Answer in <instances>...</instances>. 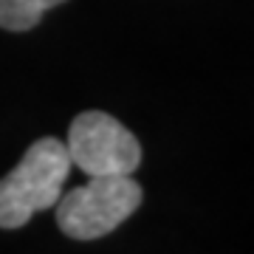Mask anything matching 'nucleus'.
Returning <instances> with one entry per match:
<instances>
[{"label":"nucleus","instance_id":"1","mask_svg":"<svg viewBox=\"0 0 254 254\" xmlns=\"http://www.w3.org/2000/svg\"><path fill=\"white\" fill-rule=\"evenodd\" d=\"M71 158L60 138H37L20 164L0 178V229L26 226L31 215L51 209L63 195Z\"/></svg>","mask_w":254,"mask_h":254},{"label":"nucleus","instance_id":"2","mask_svg":"<svg viewBox=\"0 0 254 254\" xmlns=\"http://www.w3.org/2000/svg\"><path fill=\"white\" fill-rule=\"evenodd\" d=\"M141 203V187L133 175H96L60 195L57 226L73 240H96L125 223Z\"/></svg>","mask_w":254,"mask_h":254},{"label":"nucleus","instance_id":"3","mask_svg":"<svg viewBox=\"0 0 254 254\" xmlns=\"http://www.w3.org/2000/svg\"><path fill=\"white\" fill-rule=\"evenodd\" d=\"M71 167H79L88 178L96 175H133L141 164L136 136L102 110H88L71 122L68 141H63Z\"/></svg>","mask_w":254,"mask_h":254},{"label":"nucleus","instance_id":"4","mask_svg":"<svg viewBox=\"0 0 254 254\" xmlns=\"http://www.w3.org/2000/svg\"><path fill=\"white\" fill-rule=\"evenodd\" d=\"M65 0H0V28L6 31H28L34 28L48 9Z\"/></svg>","mask_w":254,"mask_h":254}]
</instances>
